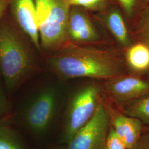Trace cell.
<instances>
[{"label":"cell","mask_w":149,"mask_h":149,"mask_svg":"<svg viewBox=\"0 0 149 149\" xmlns=\"http://www.w3.org/2000/svg\"><path fill=\"white\" fill-rule=\"evenodd\" d=\"M105 149H127L111 125L107 136Z\"/></svg>","instance_id":"obj_16"},{"label":"cell","mask_w":149,"mask_h":149,"mask_svg":"<svg viewBox=\"0 0 149 149\" xmlns=\"http://www.w3.org/2000/svg\"><path fill=\"white\" fill-rule=\"evenodd\" d=\"M147 37H148V39L149 42V22L148 23V29H147Z\"/></svg>","instance_id":"obj_21"},{"label":"cell","mask_w":149,"mask_h":149,"mask_svg":"<svg viewBox=\"0 0 149 149\" xmlns=\"http://www.w3.org/2000/svg\"><path fill=\"white\" fill-rule=\"evenodd\" d=\"M40 48L56 51L68 40L71 6L68 0H34Z\"/></svg>","instance_id":"obj_3"},{"label":"cell","mask_w":149,"mask_h":149,"mask_svg":"<svg viewBox=\"0 0 149 149\" xmlns=\"http://www.w3.org/2000/svg\"><path fill=\"white\" fill-rule=\"evenodd\" d=\"M50 149H66V145H65L64 146H62V145H61V146H54V147L51 148Z\"/></svg>","instance_id":"obj_20"},{"label":"cell","mask_w":149,"mask_h":149,"mask_svg":"<svg viewBox=\"0 0 149 149\" xmlns=\"http://www.w3.org/2000/svg\"><path fill=\"white\" fill-rule=\"evenodd\" d=\"M68 40L74 43L96 41L99 36L85 12L79 7L71 6L67 27Z\"/></svg>","instance_id":"obj_8"},{"label":"cell","mask_w":149,"mask_h":149,"mask_svg":"<svg viewBox=\"0 0 149 149\" xmlns=\"http://www.w3.org/2000/svg\"><path fill=\"white\" fill-rule=\"evenodd\" d=\"M11 18L33 44L40 49L34 0H7Z\"/></svg>","instance_id":"obj_7"},{"label":"cell","mask_w":149,"mask_h":149,"mask_svg":"<svg viewBox=\"0 0 149 149\" xmlns=\"http://www.w3.org/2000/svg\"><path fill=\"white\" fill-rule=\"evenodd\" d=\"M7 10V0H0V19L6 13ZM9 111V104L0 81V118L6 117L8 114Z\"/></svg>","instance_id":"obj_15"},{"label":"cell","mask_w":149,"mask_h":149,"mask_svg":"<svg viewBox=\"0 0 149 149\" xmlns=\"http://www.w3.org/2000/svg\"><path fill=\"white\" fill-rule=\"evenodd\" d=\"M128 61L134 69H146L149 67V48L143 44H138L128 50Z\"/></svg>","instance_id":"obj_12"},{"label":"cell","mask_w":149,"mask_h":149,"mask_svg":"<svg viewBox=\"0 0 149 149\" xmlns=\"http://www.w3.org/2000/svg\"><path fill=\"white\" fill-rule=\"evenodd\" d=\"M60 94L50 86L39 91L23 107L19 120L23 127L34 136H40L51 129L59 116Z\"/></svg>","instance_id":"obj_4"},{"label":"cell","mask_w":149,"mask_h":149,"mask_svg":"<svg viewBox=\"0 0 149 149\" xmlns=\"http://www.w3.org/2000/svg\"><path fill=\"white\" fill-rule=\"evenodd\" d=\"M105 108L111 127L122 140L127 149H132L141 136V122L138 119L110 111L106 107Z\"/></svg>","instance_id":"obj_9"},{"label":"cell","mask_w":149,"mask_h":149,"mask_svg":"<svg viewBox=\"0 0 149 149\" xmlns=\"http://www.w3.org/2000/svg\"><path fill=\"white\" fill-rule=\"evenodd\" d=\"M106 0H68L70 5L83 7L90 10L100 8Z\"/></svg>","instance_id":"obj_17"},{"label":"cell","mask_w":149,"mask_h":149,"mask_svg":"<svg viewBox=\"0 0 149 149\" xmlns=\"http://www.w3.org/2000/svg\"><path fill=\"white\" fill-rule=\"evenodd\" d=\"M0 149H25L11 128L0 119Z\"/></svg>","instance_id":"obj_13"},{"label":"cell","mask_w":149,"mask_h":149,"mask_svg":"<svg viewBox=\"0 0 149 149\" xmlns=\"http://www.w3.org/2000/svg\"><path fill=\"white\" fill-rule=\"evenodd\" d=\"M125 113L129 117L149 124V96L129 107Z\"/></svg>","instance_id":"obj_14"},{"label":"cell","mask_w":149,"mask_h":149,"mask_svg":"<svg viewBox=\"0 0 149 149\" xmlns=\"http://www.w3.org/2000/svg\"><path fill=\"white\" fill-rule=\"evenodd\" d=\"M100 89L96 85L86 86L71 97L64 113L61 142L66 145L93 116L98 104Z\"/></svg>","instance_id":"obj_5"},{"label":"cell","mask_w":149,"mask_h":149,"mask_svg":"<svg viewBox=\"0 0 149 149\" xmlns=\"http://www.w3.org/2000/svg\"><path fill=\"white\" fill-rule=\"evenodd\" d=\"M110 126L106 109L100 102L89 122L65 145L66 149H105Z\"/></svg>","instance_id":"obj_6"},{"label":"cell","mask_w":149,"mask_h":149,"mask_svg":"<svg viewBox=\"0 0 149 149\" xmlns=\"http://www.w3.org/2000/svg\"><path fill=\"white\" fill-rule=\"evenodd\" d=\"M106 90L120 101L138 98L149 93V84L138 78L130 77L109 82Z\"/></svg>","instance_id":"obj_10"},{"label":"cell","mask_w":149,"mask_h":149,"mask_svg":"<svg viewBox=\"0 0 149 149\" xmlns=\"http://www.w3.org/2000/svg\"><path fill=\"white\" fill-rule=\"evenodd\" d=\"M137 0H118L126 13L131 16L133 13Z\"/></svg>","instance_id":"obj_18"},{"label":"cell","mask_w":149,"mask_h":149,"mask_svg":"<svg viewBox=\"0 0 149 149\" xmlns=\"http://www.w3.org/2000/svg\"><path fill=\"white\" fill-rule=\"evenodd\" d=\"M50 70L60 79H111L119 74L117 59L109 52L66 43L47 59Z\"/></svg>","instance_id":"obj_1"},{"label":"cell","mask_w":149,"mask_h":149,"mask_svg":"<svg viewBox=\"0 0 149 149\" xmlns=\"http://www.w3.org/2000/svg\"><path fill=\"white\" fill-rule=\"evenodd\" d=\"M107 26L113 35L122 45L129 44L127 29L122 16L119 12L113 10L109 12L106 17Z\"/></svg>","instance_id":"obj_11"},{"label":"cell","mask_w":149,"mask_h":149,"mask_svg":"<svg viewBox=\"0 0 149 149\" xmlns=\"http://www.w3.org/2000/svg\"><path fill=\"white\" fill-rule=\"evenodd\" d=\"M5 15L0 19V74L7 91L12 92L28 77L34 59L22 32Z\"/></svg>","instance_id":"obj_2"},{"label":"cell","mask_w":149,"mask_h":149,"mask_svg":"<svg viewBox=\"0 0 149 149\" xmlns=\"http://www.w3.org/2000/svg\"><path fill=\"white\" fill-rule=\"evenodd\" d=\"M130 149H149V134L140 136L136 144Z\"/></svg>","instance_id":"obj_19"}]
</instances>
